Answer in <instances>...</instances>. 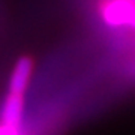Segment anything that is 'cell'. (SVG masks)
Listing matches in <instances>:
<instances>
[{
	"label": "cell",
	"instance_id": "obj_2",
	"mask_svg": "<svg viewBox=\"0 0 135 135\" xmlns=\"http://www.w3.org/2000/svg\"><path fill=\"white\" fill-rule=\"evenodd\" d=\"M32 72H33V60L29 56L20 57L15 63L9 78V93L24 95L26 89L29 86Z\"/></svg>",
	"mask_w": 135,
	"mask_h": 135
},
{
	"label": "cell",
	"instance_id": "obj_4",
	"mask_svg": "<svg viewBox=\"0 0 135 135\" xmlns=\"http://www.w3.org/2000/svg\"><path fill=\"white\" fill-rule=\"evenodd\" d=\"M0 135H21L20 134V128H12L8 125H0Z\"/></svg>",
	"mask_w": 135,
	"mask_h": 135
},
{
	"label": "cell",
	"instance_id": "obj_1",
	"mask_svg": "<svg viewBox=\"0 0 135 135\" xmlns=\"http://www.w3.org/2000/svg\"><path fill=\"white\" fill-rule=\"evenodd\" d=\"M99 15L111 27L135 29V3L128 0H99Z\"/></svg>",
	"mask_w": 135,
	"mask_h": 135
},
{
	"label": "cell",
	"instance_id": "obj_3",
	"mask_svg": "<svg viewBox=\"0 0 135 135\" xmlns=\"http://www.w3.org/2000/svg\"><path fill=\"white\" fill-rule=\"evenodd\" d=\"M23 110H24V96L18 93H8L2 111V123L12 128H20L23 120Z\"/></svg>",
	"mask_w": 135,
	"mask_h": 135
},
{
	"label": "cell",
	"instance_id": "obj_5",
	"mask_svg": "<svg viewBox=\"0 0 135 135\" xmlns=\"http://www.w3.org/2000/svg\"><path fill=\"white\" fill-rule=\"evenodd\" d=\"M128 2H131V3H135V0H128Z\"/></svg>",
	"mask_w": 135,
	"mask_h": 135
}]
</instances>
